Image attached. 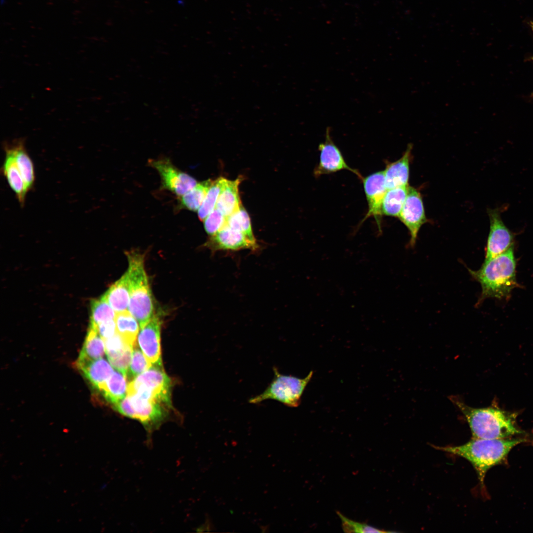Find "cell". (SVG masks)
I'll list each match as a JSON object with an SVG mask.
<instances>
[{
  "label": "cell",
  "instance_id": "ffe728a7",
  "mask_svg": "<svg viewBox=\"0 0 533 533\" xmlns=\"http://www.w3.org/2000/svg\"><path fill=\"white\" fill-rule=\"evenodd\" d=\"M116 313L128 308L130 300V285L128 272L114 282L103 295Z\"/></svg>",
  "mask_w": 533,
  "mask_h": 533
},
{
  "label": "cell",
  "instance_id": "f1b7e54d",
  "mask_svg": "<svg viewBox=\"0 0 533 533\" xmlns=\"http://www.w3.org/2000/svg\"><path fill=\"white\" fill-rule=\"evenodd\" d=\"M143 352L138 347L137 343L133 346L131 362L126 374V378L133 380L137 376L152 366Z\"/></svg>",
  "mask_w": 533,
  "mask_h": 533
},
{
  "label": "cell",
  "instance_id": "d590c367",
  "mask_svg": "<svg viewBox=\"0 0 533 533\" xmlns=\"http://www.w3.org/2000/svg\"><path fill=\"white\" fill-rule=\"evenodd\" d=\"M530 27H531V28L532 29L533 33V22H530Z\"/></svg>",
  "mask_w": 533,
  "mask_h": 533
},
{
  "label": "cell",
  "instance_id": "9c48e42d",
  "mask_svg": "<svg viewBox=\"0 0 533 533\" xmlns=\"http://www.w3.org/2000/svg\"><path fill=\"white\" fill-rule=\"evenodd\" d=\"M149 163L158 171L164 188L177 195L182 196L197 184L194 178L178 169L168 159H151Z\"/></svg>",
  "mask_w": 533,
  "mask_h": 533
},
{
  "label": "cell",
  "instance_id": "30bf717a",
  "mask_svg": "<svg viewBox=\"0 0 533 533\" xmlns=\"http://www.w3.org/2000/svg\"><path fill=\"white\" fill-rule=\"evenodd\" d=\"M330 130V127H328L325 132V141L318 146L320 158L319 163L314 170V175L318 177L322 175L346 170L353 173L362 180L363 177L361 174L346 163L341 151L334 144L331 138Z\"/></svg>",
  "mask_w": 533,
  "mask_h": 533
},
{
  "label": "cell",
  "instance_id": "44dd1931",
  "mask_svg": "<svg viewBox=\"0 0 533 533\" xmlns=\"http://www.w3.org/2000/svg\"><path fill=\"white\" fill-rule=\"evenodd\" d=\"M78 369L97 389L107 381L114 372L112 365L102 358L91 361Z\"/></svg>",
  "mask_w": 533,
  "mask_h": 533
},
{
  "label": "cell",
  "instance_id": "d6986e66",
  "mask_svg": "<svg viewBox=\"0 0 533 533\" xmlns=\"http://www.w3.org/2000/svg\"><path fill=\"white\" fill-rule=\"evenodd\" d=\"M3 149L5 155L1 170L20 205L23 206L27 193L24 181L13 154L8 150Z\"/></svg>",
  "mask_w": 533,
  "mask_h": 533
},
{
  "label": "cell",
  "instance_id": "ac0fdd59",
  "mask_svg": "<svg viewBox=\"0 0 533 533\" xmlns=\"http://www.w3.org/2000/svg\"><path fill=\"white\" fill-rule=\"evenodd\" d=\"M105 352L104 340L96 328L90 325L82 348L76 361V367L78 369L91 361L102 358Z\"/></svg>",
  "mask_w": 533,
  "mask_h": 533
},
{
  "label": "cell",
  "instance_id": "6da1fadb",
  "mask_svg": "<svg viewBox=\"0 0 533 533\" xmlns=\"http://www.w3.org/2000/svg\"><path fill=\"white\" fill-rule=\"evenodd\" d=\"M522 438L480 439L472 438L457 446L437 447L443 451L457 455L469 461L475 468L482 488L487 471L505 462L511 450L526 442Z\"/></svg>",
  "mask_w": 533,
  "mask_h": 533
},
{
  "label": "cell",
  "instance_id": "cb8c5ba5",
  "mask_svg": "<svg viewBox=\"0 0 533 533\" xmlns=\"http://www.w3.org/2000/svg\"><path fill=\"white\" fill-rule=\"evenodd\" d=\"M114 319L116 332L127 343L133 347L139 332V323L137 319L128 310L116 313Z\"/></svg>",
  "mask_w": 533,
  "mask_h": 533
},
{
  "label": "cell",
  "instance_id": "603a6c76",
  "mask_svg": "<svg viewBox=\"0 0 533 533\" xmlns=\"http://www.w3.org/2000/svg\"><path fill=\"white\" fill-rule=\"evenodd\" d=\"M408 186L386 190L381 203L382 215L399 217L407 196Z\"/></svg>",
  "mask_w": 533,
  "mask_h": 533
},
{
  "label": "cell",
  "instance_id": "7402d4cb",
  "mask_svg": "<svg viewBox=\"0 0 533 533\" xmlns=\"http://www.w3.org/2000/svg\"><path fill=\"white\" fill-rule=\"evenodd\" d=\"M127 387L126 377L117 371L114 372L97 390L109 403L113 405L127 396Z\"/></svg>",
  "mask_w": 533,
  "mask_h": 533
},
{
  "label": "cell",
  "instance_id": "52a82bcc",
  "mask_svg": "<svg viewBox=\"0 0 533 533\" xmlns=\"http://www.w3.org/2000/svg\"><path fill=\"white\" fill-rule=\"evenodd\" d=\"M134 411L133 419L140 422L147 431L157 428L166 419L170 407L154 399L146 398L137 394H127Z\"/></svg>",
  "mask_w": 533,
  "mask_h": 533
},
{
  "label": "cell",
  "instance_id": "4316f807",
  "mask_svg": "<svg viewBox=\"0 0 533 533\" xmlns=\"http://www.w3.org/2000/svg\"><path fill=\"white\" fill-rule=\"evenodd\" d=\"M226 225L241 232L251 241L257 243L252 230L250 218L242 206L238 211L227 217Z\"/></svg>",
  "mask_w": 533,
  "mask_h": 533
},
{
  "label": "cell",
  "instance_id": "8992f818",
  "mask_svg": "<svg viewBox=\"0 0 533 533\" xmlns=\"http://www.w3.org/2000/svg\"><path fill=\"white\" fill-rule=\"evenodd\" d=\"M171 380L162 365H152L129 382L127 394L138 389L146 390L156 400L171 406Z\"/></svg>",
  "mask_w": 533,
  "mask_h": 533
},
{
  "label": "cell",
  "instance_id": "1f68e13d",
  "mask_svg": "<svg viewBox=\"0 0 533 533\" xmlns=\"http://www.w3.org/2000/svg\"><path fill=\"white\" fill-rule=\"evenodd\" d=\"M104 341L106 352L109 360L116 357L129 346H131L127 343L117 332L113 336L105 340Z\"/></svg>",
  "mask_w": 533,
  "mask_h": 533
},
{
  "label": "cell",
  "instance_id": "7c38bea8",
  "mask_svg": "<svg viewBox=\"0 0 533 533\" xmlns=\"http://www.w3.org/2000/svg\"><path fill=\"white\" fill-rule=\"evenodd\" d=\"M205 246L212 252L219 251H237L243 249L256 251L259 248L258 243L253 242L241 232L227 225L210 236Z\"/></svg>",
  "mask_w": 533,
  "mask_h": 533
},
{
  "label": "cell",
  "instance_id": "5bb4252c",
  "mask_svg": "<svg viewBox=\"0 0 533 533\" xmlns=\"http://www.w3.org/2000/svg\"><path fill=\"white\" fill-rule=\"evenodd\" d=\"M161 322L157 315H153L149 322L141 328L137 341L139 347L153 365H162L160 349Z\"/></svg>",
  "mask_w": 533,
  "mask_h": 533
},
{
  "label": "cell",
  "instance_id": "e0dca14e",
  "mask_svg": "<svg viewBox=\"0 0 533 533\" xmlns=\"http://www.w3.org/2000/svg\"><path fill=\"white\" fill-rule=\"evenodd\" d=\"M243 179L242 176L233 181L225 178L215 208L226 217L238 211L242 206L238 188Z\"/></svg>",
  "mask_w": 533,
  "mask_h": 533
},
{
  "label": "cell",
  "instance_id": "e575fe53",
  "mask_svg": "<svg viewBox=\"0 0 533 533\" xmlns=\"http://www.w3.org/2000/svg\"><path fill=\"white\" fill-rule=\"evenodd\" d=\"M113 407L121 415L133 419L134 411L127 395L125 397L114 404Z\"/></svg>",
  "mask_w": 533,
  "mask_h": 533
},
{
  "label": "cell",
  "instance_id": "7a4b0ae2",
  "mask_svg": "<svg viewBox=\"0 0 533 533\" xmlns=\"http://www.w3.org/2000/svg\"><path fill=\"white\" fill-rule=\"evenodd\" d=\"M516 260L513 246L491 259L485 261L477 270L468 269L472 277L481 285L479 304L487 298H509L512 291L520 286L516 276Z\"/></svg>",
  "mask_w": 533,
  "mask_h": 533
},
{
  "label": "cell",
  "instance_id": "ba28073f",
  "mask_svg": "<svg viewBox=\"0 0 533 533\" xmlns=\"http://www.w3.org/2000/svg\"><path fill=\"white\" fill-rule=\"evenodd\" d=\"M501 210L498 208L488 210L490 231L486 247L485 261L501 254L513 246V233L504 223L501 216Z\"/></svg>",
  "mask_w": 533,
  "mask_h": 533
},
{
  "label": "cell",
  "instance_id": "8fae6325",
  "mask_svg": "<svg viewBox=\"0 0 533 533\" xmlns=\"http://www.w3.org/2000/svg\"><path fill=\"white\" fill-rule=\"evenodd\" d=\"M398 218L409 231L410 245L414 246L421 227L427 222L421 195L414 187L408 186L407 196Z\"/></svg>",
  "mask_w": 533,
  "mask_h": 533
},
{
  "label": "cell",
  "instance_id": "4dcf8cb0",
  "mask_svg": "<svg viewBox=\"0 0 533 533\" xmlns=\"http://www.w3.org/2000/svg\"><path fill=\"white\" fill-rule=\"evenodd\" d=\"M337 514L340 518L342 528L344 532L346 533H386L390 532L385 531L378 528H374L367 524L359 523L350 520L341 512L337 511Z\"/></svg>",
  "mask_w": 533,
  "mask_h": 533
},
{
  "label": "cell",
  "instance_id": "4fadbf2b",
  "mask_svg": "<svg viewBox=\"0 0 533 533\" xmlns=\"http://www.w3.org/2000/svg\"><path fill=\"white\" fill-rule=\"evenodd\" d=\"M364 190L368 205V210L362 221L369 217H374L381 230V218L382 215V201L387 190L385 184L384 171L375 172L363 178Z\"/></svg>",
  "mask_w": 533,
  "mask_h": 533
},
{
  "label": "cell",
  "instance_id": "83f0119b",
  "mask_svg": "<svg viewBox=\"0 0 533 533\" xmlns=\"http://www.w3.org/2000/svg\"><path fill=\"white\" fill-rule=\"evenodd\" d=\"M224 180L225 178L220 177L213 181L198 210V216L201 221H203L215 209L219 195L222 189Z\"/></svg>",
  "mask_w": 533,
  "mask_h": 533
},
{
  "label": "cell",
  "instance_id": "484cf974",
  "mask_svg": "<svg viewBox=\"0 0 533 533\" xmlns=\"http://www.w3.org/2000/svg\"><path fill=\"white\" fill-rule=\"evenodd\" d=\"M115 315V312L104 295L91 301L90 325L95 327L103 322L114 319Z\"/></svg>",
  "mask_w": 533,
  "mask_h": 533
},
{
  "label": "cell",
  "instance_id": "d6a6232c",
  "mask_svg": "<svg viewBox=\"0 0 533 533\" xmlns=\"http://www.w3.org/2000/svg\"><path fill=\"white\" fill-rule=\"evenodd\" d=\"M132 350L133 346H129L121 354L109 360L113 367L125 377L131 362Z\"/></svg>",
  "mask_w": 533,
  "mask_h": 533
},
{
  "label": "cell",
  "instance_id": "f546056e",
  "mask_svg": "<svg viewBox=\"0 0 533 533\" xmlns=\"http://www.w3.org/2000/svg\"><path fill=\"white\" fill-rule=\"evenodd\" d=\"M227 217L215 208L204 220V227L207 233L212 236L224 227L226 225Z\"/></svg>",
  "mask_w": 533,
  "mask_h": 533
},
{
  "label": "cell",
  "instance_id": "2e32d148",
  "mask_svg": "<svg viewBox=\"0 0 533 533\" xmlns=\"http://www.w3.org/2000/svg\"><path fill=\"white\" fill-rule=\"evenodd\" d=\"M412 148L411 145L408 146L400 159L386 164L384 173L387 190L408 186Z\"/></svg>",
  "mask_w": 533,
  "mask_h": 533
},
{
  "label": "cell",
  "instance_id": "9a60e30c",
  "mask_svg": "<svg viewBox=\"0 0 533 533\" xmlns=\"http://www.w3.org/2000/svg\"><path fill=\"white\" fill-rule=\"evenodd\" d=\"M25 143L24 138H18L11 142H4L3 147L13 154L28 193L34 187L35 173L33 161L26 150Z\"/></svg>",
  "mask_w": 533,
  "mask_h": 533
},
{
  "label": "cell",
  "instance_id": "d4e9b609",
  "mask_svg": "<svg viewBox=\"0 0 533 533\" xmlns=\"http://www.w3.org/2000/svg\"><path fill=\"white\" fill-rule=\"evenodd\" d=\"M213 181L208 179L197 183L190 190L181 196V205L192 211L198 210Z\"/></svg>",
  "mask_w": 533,
  "mask_h": 533
},
{
  "label": "cell",
  "instance_id": "277c9868",
  "mask_svg": "<svg viewBox=\"0 0 533 533\" xmlns=\"http://www.w3.org/2000/svg\"><path fill=\"white\" fill-rule=\"evenodd\" d=\"M130 285L128 311L137 319L140 328L154 315L153 304L148 278L145 269L144 257L136 252L127 253Z\"/></svg>",
  "mask_w": 533,
  "mask_h": 533
},
{
  "label": "cell",
  "instance_id": "3957f363",
  "mask_svg": "<svg viewBox=\"0 0 533 533\" xmlns=\"http://www.w3.org/2000/svg\"><path fill=\"white\" fill-rule=\"evenodd\" d=\"M453 402L465 416L472 438L502 439L523 433L516 424V415L497 408H471L453 399Z\"/></svg>",
  "mask_w": 533,
  "mask_h": 533
},
{
  "label": "cell",
  "instance_id": "836d02e7",
  "mask_svg": "<svg viewBox=\"0 0 533 533\" xmlns=\"http://www.w3.org/2000/svg\"><path fill=\"white\" fill-rule=\"evenodd\" d=\"M95 328L100 336L104 340L113 336L116 333L114 319L103 322L98 324Z\"/></svg>",
  "mask_w": 533,
  "mask_h": 533
},
{
  "label": "cell",
  "instance_id": "5b68a950",
  "mask_svg": "<svg viewBox=\"0 0 533 533\" xmlns=\"http://www.w3.org/2000/svg\"><path fill=\"white\" fill-rule=\"evenodd\" d=\"M274 378L266 389L261 394L249 400L252 404H258L266 400L277 401L290 407H297L300 403L302 394L311 380L313 372L304 379L280 373L277 368H273Z\"/></svg>",
  "mask_w": 533,
  "mask_h": 533
}]
</instances>
